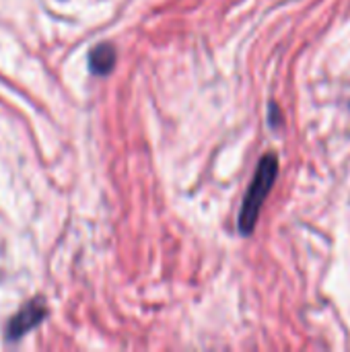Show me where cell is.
Instances as JSON below:
<instances>
[{"label": "cell", "instance_id": "277c9868", "mask_svg": "<svg viewBox=\"0 0 350 352\" xmlns=\"http://www.w3.org/2000/svg\"><path fill=\"white\" fill-rule=\"evenodd\" d=\"M281 120H283V113L278 111V107L274 103H270V109H268V122H270V126L272 128H278Z\"/></svg>", "mask_w": 350, "mask_h": 352}, {"label": "cell", "instance_id": "6da1fadb", "mask_svg": "<svg viewBox=\"0 0 350 352\" xmlns=\"http://www.w3.org/2000/svg\"><path fill=\"white\" fill-rule=\"evenodd\" d=\"M278 177V159L276 155H264L256 167V173H254V179L243 196V202H241V210H239V219H237V227H239V233L243 237L252 235L254 229H256V223H258V217H260V210H262V204L266 202L274 182Z\"/></svg>", "mask_w": 350, "mask_h": 352}, {"label": "cell", "instance_id": "3957f363", "mask_svg": "<svg viewBox=\"0 0 350 352\" xmlns=\"http://www.w3.org/2000/svg\"><path fill=\"white\" fill-rule=\"evenodd\" d=\"M118 54L111 43H99L89 54V70L97 76H107L116 66Z\"/></svg>", "mask_w": 350, "mask_h": 352}, {"label": "cell", "instance_id": "7a4b0ae2", "mask_svg": "<svg viewBox=\"0 0 350 352\" xmlns=\"http://www.w3.org/2000/svg\"><path fill=\"white\" fill-rule=\"evenodd\" d=\"M45 316H47L45 301L35 299V301L27 303V305L8 322L6 338H8V340H19V338H23L27 332H31L33 328H37V326L43 322Z\"/></svg>", "mask_w": 350, "mask_h": 352}]
</instances>
